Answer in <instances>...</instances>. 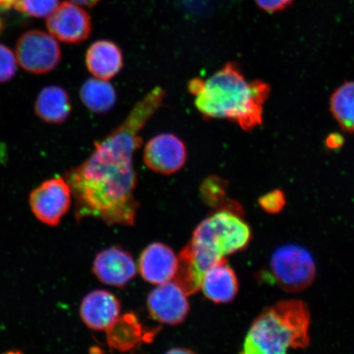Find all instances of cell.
I'll list each match as a JSON object with an SVG mask.
<instances>
[{"label":"cell","instance_id":"7","mask_svg":"<svg viewBox=\"0 0 354 354\" xmlns=\"http://www.w3.org/2000/svg\"><path fill=\"white\" fill-rule=\"evenodd\" d=\"M32 214L41 223L55 227L72 205V192L63 177L44 180L29 196Z\"/></svg>","mask_w":354,"mask_h":354},{"label":"cell","instance_id":"9","mask_svg":"<svg viewBox=\"0 0 354 354\" xmlns=\"http://www.w3.org/2000/svg\"><path fill=\"white\" fill-rule=\"evenodd\" d=\"M46 26L55 39L66 44L82 43L91 33V20L77 4L64 2L48 17Z\"/></svg>","mask_w":354,"mask_h":354},{"label":"cell","instance_id":"25","mask_svg":"<svg viewBox=\"0 0 354 354\" xmlns=\"http://www.w3.org/2000/svg\"><path fill=\"white\" fill-rule=\"evenodd\" d=\"M73 3L87 8H93L100 2V0H71Z\"/></svg>","mask_w":354,"mask_h":354},{"label":"cell","instance_id":"21","mask_svg":"<svg viewBox=\"0 0 354 354\" xmlns=\"http://www.w3.org/2000/svg\"><path fill=\"white\" fill-rule=\"evenodd\" d=\"M59 6V0H16L15 8L24 15L43 19L50 17Z\"/></svg>","mask_w":354,"mask_h":354},{"label":"cell","instance_id":"6","mask_svg":"<svg viewBox=\"0 0 354 354\" xmlns=\"http://www.w3.org/2000/svg\"><path fill=\"white\" fill-rule=\"evenodd\" d=\"M17 64L29 73L46 74L59 64L62 50L51 34L30 30L20 35L16 44Z\"/></svg>","mask_w":354,"mask_h":354},{"label":"cell","instance_id":"23","mask_svg":"<svg viewBox=\"0 0 354 354\" xmlns=\"http://www.w3.org/2000/svg\"><path fill=\"white\" fill-rule=\"evenodd\" d=\"M259 205L270 214H279L286 203L284 192L280 189L272 190L259 199Z\"/></svg>","mask_w":354,"mask_h":354},{"label":"cell","instance_id":"15","mask_svg":"<svg viewBox=\"0 0 354 354\" xmlns=\"http://www.w3.org/2000/svg\"><path fill=\"white\" fill-rule=\"evenodd\" d=\"M207 299L216 304H227L236 298L239 281L227 261L221 260L205 273L201 287Z\"/></svg>","mask_w":354,"mask_h":354},{"label":"cell","instance_id":"28","mask_svg":"<svg viewBox=\"0 0 354 354\" xmlns=\"http://www.w3.org/2000/svg\"><path fill=\"white\" fill-rule=\"evenodd\" d=\"M180 352H183V353H192V351H185V349H183V351H179V349H174V351H170L169 353H180Z\"/></svg>","mask_w":354,"mask_h":354},{"label":"cell","instance_id":"4","mask_svg":"<svg viewBox=\"0 0 354 354\" xmlns=\"http://www.w3.org/2000/svg\"><path fill=\"white\" fill-rule=\"evenodd\" d=\"M250 225L236 212L223 209L203 220L192 240L179 254L205 273L225 256L245 250L251 241Z\"/></svg>","mask_w":354,"mask_h":354},{"label":"cell","instance_id":"12","mask_svg":"<svg viewBox=\"0 0 354 354\" xmlns=\"http://www.w3.org/2000/svg\"><path fill=\"white\" fill-rule=\"evenodd\" d=\"M121 305L114 295L94 290L84 298L80 313L84 323L92 330H107L120 316Z\"/></svg>","mask_w":354,"mask_h":354},{"label":"cell","instance_id":"10","mask_svg":"<svg viewBox=\"0 0 354 354\" xmlns=\"http://www.w3.org/2000/svg\"><path fill=\"white\" fill-rule=\"evenodd\" d=\"M187 296L174 281L158 285L148 296L150 315L165 324H180L187 318L189 310Z\"/></svg>","mask_w":354,"mask_h":354},{"label":"cell","instance_id":"11","mask_svg":"<svg viewBox=\"0 0 354 354\" xmlns=\"http://www.w3.org/2000/svg\"><path fill=\"white\" fill-rule=\"evenodd\" d=\"M93 272L104 284L124 287L136 275L132 256L119 247H112L97 254Z\"/></svg>","mask_w":354,"mask_h":354},{"label":"cell","instance_id":"27","mask_svg":"<svg viewBox=\"0 0 354 354\" xmlns=\"http://www.w3.org/2000/svg\"><path fill=\"white\" fill-rule=\"evenodd\" d=\"M4 29H6V22L0 17V35L3 32Z\"/></svg>","mask_w":354,"mask_h":354},{"label":"cell","instance_id":"18","mask_svg":"<svg viewBox=\"0 0 354 354\" xmlns=\"http://www.w3.org/2000/svg\"><path fill=\"white\" fill-rule=\"evenodd\" d=\"M142 327L133 314L119 317L114 324L106 330L111 347L127 351L135 348L142 339Z\"/></svg>","mask_w":354,"mask_h":354},{"label":"cell","instance_id":"14","mask_svg":"<svg viewBox=\"0 0 354 354\" xmlns=\"http://www.w3.org/2000/svg\"><path fill=\"white\" fill-rule=\"evenodd\" d=\"M86 64L88 72L95 78L109 81L123 68L122 52L113 41L107 39L97 41L87 50Z\"/></svg>","mask_w":354,"mask_h":354},{"label":"cell","instance_id":"29","mask_svg":"<svg viewBox=\"0 0 354 354\" xmlns=\"http://www.w3.org/2000/svg\"><path fill=\"white\" fill-rule=\"evenodd\" d=\"M10 1H11L13 4H15L16 0H10ZM13 7H15V6H13Z\"/></svg>","mask_w":354,"mask_h":354},{"label":"cell","instance_id":"26","mask_svg":"<svg viewBox=\"0 0 354 354\" xmlns=\"http://www.w3.org/2000/svg\"><path fill=\"white\" fill-rule=\"evenodd\" d=\"M13 6L10 0H0V12L10 10Z\"/></svg>","mask_w":354,"mask_h":354},{"label":"cell","instance_id":"24","mask_svg":"<svg viewBox=\"0 0 354 354\" xmlns=\"http://www.w3.org/2000/svg\"><path fill=\"white\" fill-rule=\"evenodd\" d=\"M293 2L294 0H256L262 10L270 12L285 10Z\"/></svg>","mask_w":354,"mask_h":354},{"label":"cell","instance_id":"5","mask_svg":"<svg viewBox=\"0 0 354 354\" xmlns=\"http://www.w3.org/2000/svg\"><path fill=\"white\" fill-rule=\"evenodd\" d=\"M271 270L277 284L291 293L307 289L316 277L312 254L297 245L277 248L272 256Z\"/></svg>","mask_w":354,"mask_h":354},{"label":"cell","instance_id":"8","mask_svg":"<svg viewBox=\"0 0 354 354\" xmlns=\"http://www.w3.org/2000/svg\"><path fill=\"white\" fill-rule=\"evenodd\" d=\"M187 159V149L183 140L171 133H162L146 144L144 162L150 170L162 175L180 171Z\"/></svg>","mask_w":354,"mask_h":354},{"label":"cell","instance_id":"19","mask_svg":"<svg viewBox=\"0 0 354 354\" xmlns=\"http://www.w3.org/2000/svg\"><path fill=\"white\" fill-rule=\"evenodd\" d=\"M330 110L339 127L354 134V82L336 88L330 97Z\"/></svg>","mask_w":354,"mask_h":354},{"label":"cell","instance_id":"1","mask_svg":"<svg viewBox=\"0 0 354 354\" xmlns=\"http://www.w3.org/2000/svg\"><path fill=\"white\" fill-rule=\"evenodd\" d=\"M165 96L162 87L153 88L120 126L95 144L86 160L66 172L78 221L94 218L112 225L135 224L138 202L133 158L142 144L141 131L160 109Z\"/></svg>","mask_w":354,"mask_h":354},{"label":"cell","instance_id":"16","mask_svg":"<svg viewBox=\"0 0 354 354\" xmlns=\"http://www.w3.org/2000/svg\"><path fill=\"white\" fill-rule=\"evenodd\" d=\"M35 115L50 124H62L72 112L68 93L59 86H48L39 93L34 104Z\"/></svg>","mask_w":354,"mask_h":354},{"label":"cell","instance_id":"20","mask_svg":"<svg viewBox=\"0 0 354 354\" xmlns=\"http://www.w3.org/2000/svg\"><path fill=\"white\" fill-rule=\"evenodd\" d=\"M227 183L221 177H209L203 181L201 188L203 201L211 207H223L227 203Z\"/></svg>","mask_w":354,"mask_h":354},{"label":"cell","instance_id":"13","mask_svg":"<svg viewBox=\"0 0 354 354\" xmlns=\"http://www.w3.org/2000/svg\"><path fill=\"white\" fill-rule=\"evenodd\" d=\"M141 276L153 285L174 280L177 269V257L174 250L162 243H153L142 252L139 262Z\"/></svg>","mask_w":354,"mask_h":354},{"label":"cell","instance_id":"2","mask_svg":"<svg viewBox=\"0 0 354 354\" xmlns=\"http://www.w3.org/2000/svg\"><path fill=\"white\" fill-rule=\"evenodd\" d=\"M194 104L205 119H225L245 131L262 125L263 106L271 88L260 80L248 82L240 66L229 62L209 79L194 78L188 84Z\"/></svg>","mask_w":354,"mask_h":354},{"label":"cell","instance_id":"22","mask_svg":"<svg viewBox=\"0 0 354 354\" xmlns=\"http://www.w3.org/2000/svg\"><path fill=\"white\" fill-rule=\"evenodd\" d=\"M17 60L10 48L0 44V83L10 82L17 72Z\"/></svg>","mask_w":354,"mask_h":354},{"label":"cell","instance_id":"17","mask_svg":"<svg viewBox=\"0 0 354 354\" xmlns=\"http://www.w3.org/2000/svg\"><path fill=\"white\" fill-rule=\"evenodd\" d=\"M80 97L88 110L99 114L109 112L117 102L116 91L112 84L95 77L84 82Z\"/></svg>","mask_w":354,"mask_h":354},{"label":"cell","instance_id":"3","mask_svg":"<svg viewBox=\"0 0 354 354\" xmlns=\"http://www.w3.org/2000/svg\"><path fill=\"white\" fill-rule=\"evenodd\" d=\"M310 313L298 299L281 301L266 309L251 325L243 345L245 354H284L308 348Z\"/></svg>","mask_w":354,"mask_h":354}]
</instances>
